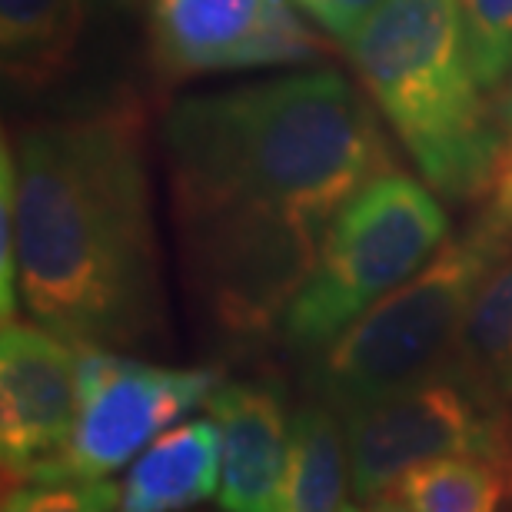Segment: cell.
<instances>
[{"instance_id": "cell-1", "label": "cell", "mask_w": 512, "mask_h": 512, "mask_svg": "<svg viewBox=\"0 0 512 512\" xmlns=\"http://www.w3.org/2000/svg\"><path fill=\"white\" fill-rule=\"evenodd\" d=\"M17 290L77 350L147 343L163 320L140 114L127 104L37 124L14 153Z\"/></svg>"}, {"instance_id": "cell-2", "label": "cell", "mask_w": 512, "mask_h": 512, "mask_svg": "<svg viewBox=\"0 0 512 512\" xmlns=\"http://www.w3.org/2000/svg\"><path fill=\"white\" fill-rule=\"evenodd\" d=\"M173 210L270 203L320 227L393 170L376 110L336 70L187 97L163 120Z\"/></svg>"}, {"instance_id": "cell-3", "label": "cell", "mask_w": 512, "mask_h": 512, "mask_svg": "<svg viewBox=\"0 0 512 512\" xmlns=\"http://www.w3.org/2000/svg\"><path fill=\"white\" fill-rule=\"evenodd\" d=\"M346 50L363 94L429 187L449 200H483L506 133L473 70L463 4L383 0Z\"/></svg>"}, {"instance_id": "cell-4", "label": "cell", "mask_w": 512, "mask_h": 512, "mask_svg": "<svg viewBox=\"0 0 512 512\" xmlns=\"http://www.w3.org/2000/svg\"><path fill=\"white\" fill-rule=\"evenodd\" d=\"M512 253V233L476 217L423 270L370 306L320 353V403L346 416L443 373L466 330L479 286Z\"/></svg>"}, {"instance_id": "cell-5", "label": "cell", "mask_w": 512, "mask_h": 512, "mask_svg": "<svg viewBox=\"0 0 512 512\" xmlns=\"http://www.w3.org/2000/svg\"><path fill=\"white\" fill-rule=\"evenodd\" d=\"M446 240L449 217L433 190L396 167L373 177L326 227L313 276L283 320V340L296 353H323Z\"/></svg>"}, {"instance_id": "cell-6", "label": "cell", "mask_w": 512, "mask_h": 512, "mask_svg": "<svg viewBox=\"0 0 512 512\" xmlns=\"http://www.w3.org/2000/svg\"><path fill=\"white\" fill-rule=\"evenodd\" d=\"M193 296L223 336L253 343L283 330L313 276L326 227L270 203L173 210Z\"/></svg>"}, {"instance_id": "cell-7", "label": "cell", "mask_w": 512, "mask_h": 512, "mask_svg": "<svg viewBox=\"0 0 512 512\" xmlns=\"http://www.w3.org/2000/svg\"><path fill=\"white\" fill-rule=\"evenodd\" d=\"M343 429L350 489L366 503L429 459L476 453L512 466V406L493 403L449 370L353 409Z\"/></svg>"}, {"instance_id": "cell-8", "label": "cell", "mask_w": 512, "mask_h": 512, "mask_svg": "<svg viewBox=\"0 0 512 512\" xmlns=\"http://www.w3.org/2000/svg\"><path fill=\"white\" fill-rule=\"evenodd\" d=\"M220 386L213 370L140 363L114 350H80L77 419L64 479H107L203 406Z\"/></svg>"}, {"instance_id": "cell-9", "label": "cell", "mask_w": 512, "mask_h": 512, "mask_svg": "<svg viewBox=\"0 0 512 512\" xmlns=\"http://www.w3.org/2000/svg\"><path fill=\"white\" fill-rule=\"evenodd\" d=\"M80 350L40 323H4L0 336V453L7 486L64 479L77 419Z\"/></svg>"}, {"instance_id": "cell-10", "label": "cell", "mask_w": 512, "mask_h": 512, "mask_svg": "<svg viewBox=\"0 0 512 512\" xmlns=\"http://www.w3.org/2000/svg\"><path fill=\"white\" fill-rule=\"evenodd\" d=\"M220 429V509L280 512V489L290 456V426L273 386L230 380L207 399Z\"/></svg>"}, {"instance_id": "cell-11", "label": "cell", "mask_w": 512, "mask_h": 512, "mask_svg": "<svg viewBox=\"0 0 512 512\" xmlns=\"http://www.w3.org/2000/svg\"><path fill=\"white\" fill-rule=\"evenodd\" d=\"M270 0H153L150 54L163 77L240 70Z\"/></svg>"}, {"instance_id": "cell-12", "label": "cell", "mask_w": 512, "mask_h": 512, "mask_svg": "<svg viewBox=\"0 0 512 512\" xmlns=\"http://www.w3.org/2000/svg\"><path fill=\"white\" fill-rule=\"evenodd\" d=\"M213 493H220V429L213 419H190L133 459L120 512H183Z\"/></svg>"}, {"instance_id": "cell-13", "label": "cell", "mask_w": 512, "mask_h": 512, "mask_svg": "<svg viewBox=\"0 0 512 512\" xmlns=\"http://www.w3.org/2000/svg\"><path fill=\"white\" fill-rule=\"evenodd\" d=\"M90 0H0L4 80L17 94L60 84L77 64Z\"/></svg>"}, {"instance_id": "cell-14", "label": "cell", "mask_w": 512, "mask_h": 512, "mask_svg": "<svg viewBox=\"0 0 512 512\" xmlns=\"http://www.w3.org/2000/svg\"><path fill=\"white\" fill-rule=\"evenodd\" d=\"M346 483H350V449L336 409L326 403L296 409L280 512H343Z\"/></svg>"}, {"instance_id": "cell-15", "label": "cell", "mask_w": 512, "mask_h": 512, "mask_svg": "<svg viewBox=\"0 0 512 512\" xmlns=\"http://www.w3.org/2000/svg\"><path fill=\"white\" fill-rule=\"evenodd\" d=\"M446 370L493 403L512 406V253L479 286Z\"/></svg>"}, {"instance_id": "cell-16", "label": "cell", "mask_w": 512, "mask_h": 512, "mask_svg": "<svg viewBox=\"0 0 512 512\" xmlns=\"http://www.w3.org/2000/svg\"><path fill=\"white\" fill-rule=\"evenodd\" d=\"M396 493L416 512H503L512 503V466L463 453L409 469Z\"/></svg>"}, {"instance_id": "cell-17", "label": "cell", "mask_w": 512, "mask_h": 512, "mask_svg": "<svg viewBox=\"0 0 512 512\" xmlns=\"http://www.w3.org/2000/svg\"><path fill=\"white\" fill-rule=\"evenodd\" d=\"M466 44L479 84L489 94L509 77L512 67V0H459Z\"/></svg>"}, {"instance_id": "cell-18", "label": "cell", "mask_w": 512, "mask_h": 512, "mask_svg": "<svg viewBox=\"0 0 512 512\" xmlns=\"http://www.w3.org/2000/svg\"><path fill=\"white\" fill-rule=\"evenodd\" d=\"M303 10L293 0H270L263 17V27L256 30L253 44L243 54L240 70L256 67H286V64H303V60L320 57V37L303 24Z\"/></svg>"}, {"instance_id": "cell-19", "label": "cell", "mask_w": 512, "mask_h": 512, "mask_svg": "<svg viewBox=\"0 0 512 512\" xmlns=\"http://www.w3.org/2000/svg\"><path fill=\"white\" fill-rule=\"evenodd\" d=\"M4 512H120V489L107 479H54L7 486Z\"/></svg>"}, {"instance_id": "cell-20", "label": "cell", "mask_w": 512, "mask_h": 512, "mask_svg": "<svg viewBox=\"0 0 512 512\" xmlns=\"http://www.w3.org/2000/svg\"><path fill=\"white\" fill-rule=\"evenodd\" d=\"M316 27H323L326 34L350 44V37L360 30V24L373 14L383 0H293Z\"/></svg>"}, {"instance_id": "cell-21", "label": "cell", "mask_w": 512, "mask_h": 512, "mask_svg": "<svg viewBox=\"0 0 512 512\" xmlns=\"http://www.w3.org/2000/svg\"><path fill=\"white\" fill-rule=\"evenodd\" d=\"M503 150L496 157V167H493V177H489V187L483 193V210L479 217L489 220L493 227L512 233V120L503 127Z\"/></svg>"}, {"instance_id": "cell-22", "label": "cell", "mask_w": 512, "mask_h": 512, "mask_svg": "<svg viewBox=\"0 0 512 512\" xmlns=\"http://www.w3.org/2000/svg\"><path fill=\"white\" fill-rule=\"evenodd\" d=\"M363 512H416V509L409 506L396 489H389V493H380L376 499H370V506H366Z\"/></svg>"}, {"instance_id": "cell-23", "label": "cell", "mask_w": 512, "mask_h": 512, "mask_svg": "<svg viewBox=\"0 0 512 512\" xmlns=\"http://www.w3.org/2000/svg\"><path fill=\"white\" fill-rule=\"evenodd\" d=\"M499 114H503V127H506V124H509V120H512V90H509L506 104H503V107H499Z\"/></svg>"}, {"instance_id": "cell-24", "label": "cell", "mask_w": 512, "mask_h": 512, "mask_svg": "<svg viewBox=\"0 0 512 512\" xmlns=\"http://www.w3.org/2000/svg\"><path fill=\"white\" fill-rule=\"evenodd\" d=\"M343 512H360V506H353V503H346V506H343Z\"/></svg>"}]
</instances>
